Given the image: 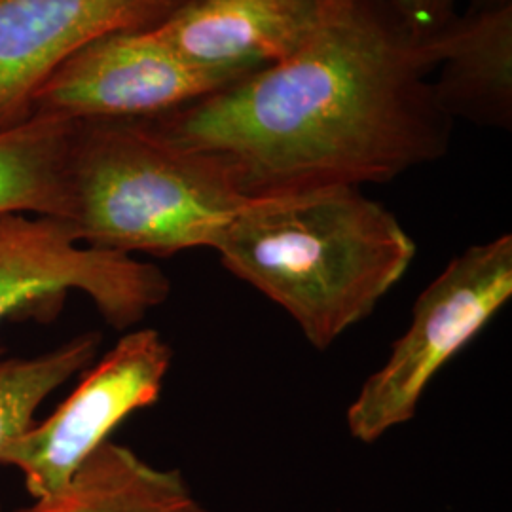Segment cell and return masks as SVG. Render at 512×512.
I'll return each mask as SVG.
<instances>
[{"label":"cell","instance_id":"1","mask_svg":"<svg viewBox=\"0 0 512 512\" xmlns=\"http://www.w3.org/2000/svg\"><path fill=\"white\" fill-rule=\"evenodd\" d=\"M435 71L395 0H319L293 55L147 124L215 158L249 200L391 183L448 154Z\"/></svg>","mask_w":512,"mask_h":512},{"label":"cell","instance_id":"2","mask_svg":"<svg viewBox=\"0 0 512 512\" xmlns=\"http://www.w3.org/2000/svg\"><path fill=\"white\" fill-rule=\"evenodd\" d=\"M211 249L319 351L374 311L418 251L399 219L355 186L253 198Z\"/></svg>","mask_w":512,"mask_h":512},{"label":"cell","instance_id":"3","mask_svg":"<svg viewBox=\"0 0 512 512\" xmlns=\"http://www.w3.org/2000/svg\"><path fill=\"white\" fill-rule=\"evenodd\" d=\"M69 192L74 238L129 256L211 249L249 203L215 158L147 122L76 124Z\"/></svg>","mask_w":512,"mask_h":512},{"label":"cell","instance_id":"4","mask_svg":"<svg viewBox=\"0 0 512 512\" xmlns=\"http://www.w3.org/2000/svg\"><path fill=\"white\" fill-rule=\"evenodd\" d=\"M512 296V236L471 245L420 294L384 366L348 408L349 435L374 444L414 420L427 385Z\"/></svg>","mask_w":512,"mask_h":512},{"label":"cell","instance_id":"5","mask_svg":"<svg viewBox=\"0 0 512 512\" xmlns=\"http://www.w3.org/2000/svg\"><path fill=\"white\" fill-rule=\"evenodd\" d=\"M84 293L114 329L137 325L171 294L169 277L152 262L93 249L63 220L0 215V323L59 310Z\"/></svg>","mask_w":512,"mask_h":512},{"label":"cell","instance_id":"6","mask_svg":"<svg viewBox=\"0 0 512 512\" xmlns=\"http://www.w3.org/2000/svg\"><path fill=\"white\" fill-rule=\"evenodd\" d=\"M171 361L158 330L128 332L48 418L6 444L0 465L18 469L33 499L54 494L122 421L158 403Z\"/></svg>","mask_w":512,"mask_h":512},{"label":"cell","instance_id":"7","mask_svg":"<svg viewBox=\"0 0 512 512\" xmlns=\"http://www.w3.org/2000/svg\"><path fill=\"white\" fill-rule=\"evenodd\" d=\"M253 71L198 67L152 31L95 38L63 61L38 90L33 114L74 124L147 122L220 92Z\"/></svg>","mask_w":512,"mask_h":512},{"label":"cell","instance_id":"8","mask_svg":"<svg viewBox=\"0 0 512 512\" xmlns=\"http://www.w3.org/2000/svg\"><path fill=\"white\" fill-rule=\"evenodd\" d=\"M183 0H0V129L33 114L38 90L92 40L160 25Z\"/></svg>","mask_w":512,"mask_h":512},{"label":"cell","instance_id":"9","mask_svg":"<svg viewBox=\"0 0 512 512\" xmlns=\"http://www.w3.org/2000/svg\"><path fill=\"white\" fill-rule=\"evenodd\" d=\"M317 14L319 0H183L150 31L198 67L256 71L293 55Z\"/></svg>","mask_w":512,"mask_h":512},{"label":"cell","instance_id":"10","mask_svg":"<svg viewBox=\"0 0 512 512\" xmlns=\"http://www.w3.org/2000/svg\"><path fill=\"white\" fill-rule=\"evenodd\" d=\"M433 90L454 122L512 128V0H469L431 38Z\"/></svg>","mask_w":512,"mask_h":512},{"label":"cell","instance_id":"11","mask_svg":"<svg viewBox=\"0 0 512 512\" xmlns=\"http://www.w3.org/2000/svg\"><path fill=\"white\" fill-rule=\"evenodd\" d=\"M16 512H209L179 469H158L131 448L103 442L54 494Z\"/></svg>","mask_w":512,"mask_h":512},{"label":"cell","instance_id":"12","mask_svg":"<svg viewBox=\"0 0 512 512\" xmlns=\"http://www.w3.org/2000/svg\"><path fill=\"white\" fill-rule=\"evenodd\" d=\"M74 126L48 114H31L0 129V215L69 220Z\"/></svg>","mask_w":512,"mask_h":512},{"label":"cell","instance_id":"13","mask_svg":"<svg viewBox=\"0 0 512 512\" xmlns=\"http://www.w3.org/2000/svg\"><path fill=\"white\" fill-rule=\"evenodd\" d=\"M101 340L93 330L35 357L0 359V454L35 421L52 393L95 363Z\"/></svg>","mask_w":512,"mask_h":512},{"label":"cell","instance_id":"14","mask_svg":"<svg viewBox=\"0 0 512 512\" xmlns=\"http://www.w3.org/2000/svg\"><path fill=\"white\" fill-rule=\"evenodd\" d=\"M412 27L425 38H433L458 14L456 0H395Z\"/></svg>","mask_w":512,"mask_h":512},{"label":"cell","instance_id":"15","mask_svg":"<svg viewBox=\"0 0 512 512\" xmlns=\"http://www.w3.org/2000/svg\"><path fill=\"white\" fill-rule=\"evenodd\" d=\"M0 512H2V507H0Z\"/></svg>","mask_w":512,"mask_h":512}]
</instances>
